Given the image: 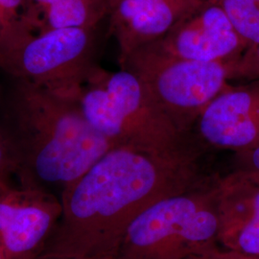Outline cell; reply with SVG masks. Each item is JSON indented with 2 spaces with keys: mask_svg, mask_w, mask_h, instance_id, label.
<instances>
[{
  "mask_svg": "<svg viewBox=\"0 0 259 259\" xmlns=\"http://www.w3.org/2000/svg\"><path fill=\"white\" fill-rule=\"evenodd\" d=\"M234 170L240 171L245 175L259 182V146L235 153Z\"/></svg>",
  "mask_w": 259,
  "mask_h": 259,
  "instance_id": "cell-16",
  "label": "cell"
},
{
  "mask_svg": "<svg viewBox=\"0 0 259 259\" xmlns=\"http://www.w3.org/2000/svg\"><path fill=\"white\" fill-rule=\"evenodd\" d=\"M0 259H6L5 253H4V250H3V249H2L1 245H0Z\"/></svg>",
  "mask_w": 259,
  "mask_h": 259,
  "instance_id": "cell-19",
  "label": "cell"
},
{
  "mask_svg": "<svg viewBox=\"0 0 259 259\" xmlns=\"http://www.w3.org/2000/svg\"><path fill=\"white\" fill-rule=\"evenodd\" d=\"M0 177V245L6 259H37L62 216L59 196Z\"/></svg>",
  "mask_w": 259,
  "mask_h": 259,
  "instance_id": "cell-7",
  "label": "cell"
},
{
  "mask_svg": "<svg viewBox=\"0 0 259 259\" xmlns=\"http://www.w3.org/2000/svg\"><path fill=\"white\" fill-rule=\"evenodd\" d=\"M67 259H90V258H67Z\"/></svg>",
  "mask_w": 259,
  "mask_h": 259,
  "instance_id": "cell-20",
  "label": "cell"
},
{
  "mask_svg": "<svg viewBox=\"0 0 259 259\" xmlns=\"http://www.w3.org/2000/svg\"><path fill=\"white\" fill-rule=\"evenodd\" d=\"M107 19L93 27L21 29L0 37V73L50 91L79 94L101 66Z\"/></svg>",
  "mask_w": 259,
  "mask_h": 259,
  "instance_id": "cell-5",
  "label": "cell"
},
{
  "mask_svg": "<svg viewBox=\"0 0 259 259\" xmlns=\"http://www.w3.org/2000/svg\"><path fill=\"white\" fill-rule=\"evenodd\" d=\"M217 216L223 250L259 256V182L237 170L219 176Z\"/></svg>",
  "mask_w": 259,
  "mask_h": 259,
  "instance_id": "cell-11",
  "label": "cell"
},
{
  "mask_svg": "<svg viewBox=\"0 0 259 259\" xmlns=\"http://www.w3.org/2000/svg\"><path fill=\"white\" fill-rule=\"evenodd\" d=\"M205 146L235 153L259 146V81L231 85L199 116L193 128Z\"/></svg>",
  "mask_w": 259,
  "mask_h": 259,
  "instance_id": "cell-9",
  "label": "cell"
},
{
  "mask_svg": "<svg viewBox=\"0 0 259 259\" xmlns=\"http://www.w3.org/2000/svg\"><path fill=\"white\" fill-rule=\"evenodd\" d=\"M0 132L19 185L59 197L116 147L87 119L79 94L50 91L0 73Z\"/></svg>",
  "mask_w": 259,
  "mask_h": 259,
  "instance_id": "cell-2",
  "label": "cell"
},
{
  "mask_svg": "<svg viewBox=\"0 0 259 259\" xmlns=\"http://www.w3.org/2000/svg\"><path fill=\"white\" fill-rule=\"evenodd\" d=\"M136 75L162 111L185 133L192 134L204 109L228 90L229 64L167 55L144 46L118 61Z\"/></svg>",
  "mask_w": 259,
  "mask_h": 259,
  "instance_id": "cell-6",
  "label": "cell"
},
{
  "mask_svg": "<svg viewBox=\"0 0 259 259\" xmlns=\"http://www.w3.org/2000/svg\"><path fill=\"white\" fill-rule=\"evenodd\" d=\"M218 5L248 48L259 45V0H209Z\"/></svg>",
  "mask_w": 259,
  "mask_h": 259,
  "instance_id": "cell-13",
  "label": "cell"
},
{
  "mask_svg": "<svg viewBox=\"0 0 259 259\" xmlns=\"http://www.w3.org/2000/svg\"><path fill=\"white\" fill-rule=\"evenodd\" d=\"M219 176L151 204L133 221L112 259H218Z\"/></svg>",
  "mask_w": 259,
  "mask_h": 259,
  "instance_id": "cell-3",
  "label": "cell"
},
{
  "mask_svg": "<svg viewBox=\"0 0 259 259\" xmlns=\"http://www.w3.org/2000/svg\"><path fill=\"white\" fill-rule=\"evenodd\" d=\"M229 79L259 81V45L247 48L237 60L229 64Z\"/></svg>",
  "mask_w": 259,
  "mask_h": 259,
  "instance_id": "cell-15",
  "label": "cell"
},
{
  "mask_svg": "<svg viewBox=\"0 0 259 259\" xmlns=\"http://www.w3.org/2000/svg\"><path fill=\"white\" fill-rule=\"evenodd\" d=\"M79 101L93 128L116 147L166 152L203 145L194 133L180 129L128 70L100 66L82 87Z\"/></svg>",
  "mask_w": 259,
  "mask_h": 259,
  "instance_id": "cell-4",
  "label": "cell"
},
{
  "mask_svg": "<svg viewBox=\"0 0 259 259\" xmlns=\"http://www.w3.org/2000/svg\"><path fill=\"white\" fill-rule=\"evenodd\" d=\"M218 259H259V256H254V257H248V256H242L238 255L232 252L229 251H222L221 254L218 256Z\"/></svg>",
  "mask_w": 259,
  "mask_h": 259,
  "instance_id": "cell-18",
  "label": "cell"
},
{
  "mask_svg": "<svg viewBox=\"0 0 259 259\" xmlns=\"http://www.w3.org/2000/svg\"><path fill=\"white\" fill-rule=\"evenodd\" d=\"M15 176V162L9 146L0 132V177Z\"/></svg>",
  "mask_w": 259,
  "mask_h": 259,
  "instance_id": "cell-17",
  "label": "cell"
},
{
  "mask_svg": "<svg viewBox=\"0 0 259 259\" xmlns=\"http://www.w3.org/2000/svg\"><path fill=\"white\" fill-rule=\"evenodd\" d=\"M27 0H0V36H6L24 26Z\"/></svg>",
  "mask_w": 259,
  "mask_h": 259,
  "instance_id": "cell-14",
  "label": "cell"
},
{
  "mask_svg": "<svg viewBox=\"0 0 259 259\" xmlns=\"http://www.w3.org/2000/svg\"><path fill=\"white\" fill-rule=\"evenodd\" d=\"M203 148L110 150L62 191L61 219L37 259L113 258L140 213L210 176L200 165Z\"/></svg>",
  "mask_w": 259,
  "mask_h": 259,
  "instance_id": "cell-1",
  "label": "cell"
},
{
  "mask_svg": "<svg viewBox=\"0 0 259 259\" xmlns=\"http://www.w3.org/2000/svg\"><path fill=\"white\" fill-rule=\"evenodd\" d=\"M146 46L180 59L226 63L248 48L224 11L209 0Z\"/></svg>",
  "mask_w": 259,
  "mask_h": 259,
  "instance_id": "cell-8",
  "label": "cell"
},
{
  "mask_svg": "<svg viewBox=\"0 0 259 259\" xmlns=\"http://www.w3.org/2000/svg\"><path fill=\"white\" fill-rule=\"evenodd\" d=\"M110 0H27L24 19L35 32L93 27L107 19Z\"/></svg>",
  "mask_w": 259,
  "mask_h": 259,
  "instance_id": "cell-12",
  "label": "cell"
},
{
  "mask_svg": "<svg viewBox=\"0 0 259 259\" xmlns=\"http://www.w3.org/2000/svg\"><path fill=\"white\" fill-rule=\"evenodd\" d=\"M207 0H110L107 24L118 61L164 36Z\"/></svg>",
  "mask_w": 259,
  "mask_h": 259,
  "instance_id": "cell-10",
  "label": "cell"
}]
</instances>
